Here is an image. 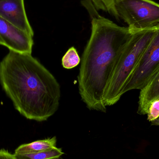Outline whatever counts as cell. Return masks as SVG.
I'll return each instance as SVG.
<instances>
[{
  "mask_svg": "<svg viewBox=\"0 0 159 159\" xmlns=\"http://www.w3.org/2000/svg\"><path fill=\"white\" fill-rule=\"evenodd\" d=\"M0 84L15 108L28 119L45 121L58 109L60 85L31 54L9 50L0 62Z\"/></svg>",
  "mask_w": 159,
  "mask_h": 159,
  "instance_id": "obj_1",
  "label": "cell"
},
{
  "mask_svg": "<svg viewBox=\"0 0 159 159\" xmlns=\"http://www.w3.org/2000/svg\"><path fill=\"white\" fill-rule=\"evenodd\" d=\"M91 16V34L81 57L78 76L79 93L90 110L106 112V90L133 32L97 12Z\"/></svg>",
  "mask_w": 159,
  "mask_h": 159,
  "instance_id": "obj_2",
  "label": "cell"
},
{
  "mask_svg": "<svg viewBox=\"0 0 159 159\" xmlns=\"http://www.w3.org/2000/svg\"><path fill=\"white\" fill-rule=\"evenodd\" d=\"M157 28L133 32L120 55L106 90L104 101L106 106L116 103L123 95V88L152 40Z\"/></svg>",
  "mask_w": 159,
  "mask_h": 159,
  "instance_id": "obj_3",
  "label": "cell"
},
{
  "mask_svg": "<svg viewBox=\"0 0 159 159\" xmlns=\"http://www.w3.org/2000/svg\"><path fill=\"white\" fill-rule=\"evenodd\" d=\"M116 8L132 32L159 25V4L152 0H116Z\"/></svg>",
  "mask_w": 159,
  "mask_h": 159,
  "instance_id": "obj_4",
  "label": "cell"
},
{
  "mask_svg": "<svg viewBox=\"0 0 159 159\" xmlns=\"http://www.w3.org/2000/svg\"><path fill=\"white\" fill-rule=\"evenodd\" d=\"M159 70V25L126 82L122 94L133 89H143Z\"/></svg>",
  "mask_w": 159,
  "mask_h": 159,
  "instance_id": "obj_5",
  "label": "cell"
},
{
  "mask_svg": "<svg viewBox=\"0 0 159 159\" xmlns=\"http://www.w3.org/2000/svg\"><path fill=\"white\" fill-rule=\"evenodd\" d=\"M33 37L0 17V45L9 50L31 54L34 45Z\"/></svg>",
  "mask_w": 159,
  "mask_h": 159,
  "instance_id": "obj_6",
  "label": "cell"
},
{
  "mask_svg": "<svg viewBox=\"0 0 159 159\" xmlns=\"http://www.w3.org/2000/svg\"><path fill=\"white\" fill-rule=\"evenodd\" d=\"M0 17L33 36V30L29 22L24 0H0Z\"/></svg>",
  "mask_w": 159,
  "mask_h": 159,
  "instance_id": "obj_7",
  "label": "cell"
},
{
  "mask_svg": "<svg viewBox=\"0 0 159 159\" xmlns=\"http://www.w3.org/2000/svg\"><path fill=\"white\" fill-rule=\"evenodd\" d=\"M159 99V70L144 88L141 90L138 102L137 113L147 114L148 109L153 101Z\"/></svg>",
  "mask_w": 159,
  "mask_h": 159,
  "instance_id": "obj_8",
  "label": "cell"
},
{
  "mask_svg": "<svg viewBox=\"0 0 159 159\" xmlns=\"http://www.w3.org/2000/svg\"><path fill=\"white\" fill-rule=\"evenodd\" d=\"M57 138L53 137L24 144L16 149L15 154L35 153L48 150L57 147Z\"/></svg>",
  "mask_w": 159,
  "mask_h": 159,
  "instance_id": "obj_9",
  "label": "cell"
},
{
  "mask_svg": "<svg viewBox=\"0 0 159 159\" xmlns=\"http://www.w3.org/2000/svg\"><path fill=\"white\" fill-rule=\"evenodd\" d=\"M116 0H85L83 5L89 11L102 10L119 19L116 8Z\"/></svg>",
  "mask_w": 159,
  "mask_h": 159,
  "instance_id": "obj_10",
  "label": "cell"
},
{
  "mask_svg": "<svg viewBox=\"0 0 159 159\" xmlns=\"http://www.w3.org/2000/svg\"><path fill=\"white\" fill-rule=\"evenodd\" d=\"M64 154L61 148L57 147L35 153L14 154L17 159H57Z\"/></svg>",
  "mask_w": 159,
  "mask_h": 159,
  "instance_id": "obj_11",
  "label": "cell"
},
{
  "mask_svg": "<svg viewBox=\"0 0 159 159\" xmlns=\"http://www.w3.org/2000/svg\"><path fill=\"white\" fill-rule=\"evenodd\" d=\"M80 62V58L78 52L73 47L67 51L62 59V66L68 70L75 68Z\"/></svg>",
  "mask_w": 159,
  "mask_h": 159,
  "instance_id": "obj_12",
  "label": "cell"
},
{
  "mask_svg": "<svg viewBox=\"0 0 159 159\" xmlns=\"http://www.w3.org/2000/svg\"><path fill=\"white\" fill-rule=\"evenodd\" d=\"M147 119L152 122L159 119V99L153 101L148 109Z\"/></svg>",
  "mask_w": 159,
  "mask_h": 159,
  "instance_id": "obj_13",
  "label": "cell"
},
{
  "mask_svg": "<svg viewBox=\"0 0 159 159\" xmlns=\"http://www.w3.org/2000/svg\"><path fill=\"white\" fill-rule=\"evenodd\" d=\"M0 159H17L14 154L9 153L5 149L0 150Z\"/></svg>",
  "mask_w": 159,
  "mask_h": 159,
  "instance_id": "obj_14",
  "label": "cell"
},
{
  "mask_svg": "<svg viewBox=\"0 0 159 159\" xmlns=\"http://www.w3.org/2000/svg\"><path fill=\"white\" fill-rule=\"evenodd\" d=\"M151 123H152V124H153V125H157V126H159V120H157L153 121V122H151Z\"/></svg>",
  "mask_w": 159,
  "mask_h": 159,
  "instance_id": "obj_15",
  "label": "cell"
},
{
  "mask_svg": "<svg viewBox=\"0 0 159 159\" xmlns=\"http://www.w3.org/2000/svg\"><path fill=\"white\" fill-rule=\"evenodd\" d=\"M158 120H159V119H158Z\"/></svg>",
  "mask_w": 159,
  "mask_h": 159,
  "instance_id": "obj_16",
  "label": "cell"
}]
</instances>
